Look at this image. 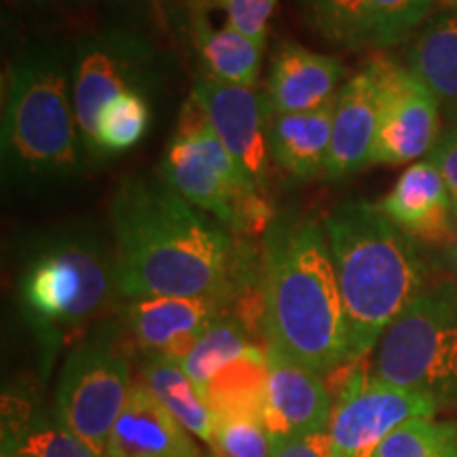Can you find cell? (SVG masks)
Returning <instances> with one entry per match:
<instances>
[{
  "instance_id": "obj_2",
  "label": "cell",
  "mask_w": 457,
  "mask_h": 457,
  "mask_svg": "<svg viewBox=\"0 0 457 457\" xmlns=\"http://www.w3.org/2000/svg\"><path fill=\"white\" fill-rule=\"evenodd\" d=\"M267 343L320 377L350 364L339 279L324 222L276 214L262 236Z\"/></svg>"
},
{
  "instance_id": "obj_38",
  "label": "cell",
  "mask_w": 457,
  "mask_h": 457,
  "mask_svg": "<svg viewBox=\"0 0 457 457\" xmlns=\"http://www.w3.org/2000/svg\"><path fill=\"white\" fill-rule=\"evenodd\" d=\"M451 9L457 11V0H453V4H451Z\"/></svg>"
},
{
  "instance_id": "obj_22",
  "label": "cell",
  "mask_w": 457,
  "mask_h": 457,
  "mask_svg": "<svg viewBox=\"0 0 457 457\" xmlns=\"http://www.w3.org/2000/svg\"><path fill=\"white\" fill-rule=\"evenodd\" d=\"M409 68L457 121V11L436 15L409 47Z\"/></svg>"
},
{
  "instance_id": "obj_17",
  "label": "cell",
  "mask_w": 457,
  "mask_h": 457,
  "mask_svg": "<svg viewBox=\"0 0 457 457\" xmlns=\"http://www.w3.org/2000/svg\"><path fill=\"white\" fill-rule=\"evenodd\" d=\"M205 0H185L179 38L185 37L202 66V77L225 85L256 87L262 47L225 21L216 28Z\"/></svg>"
},
{
  "instance_id": "obj_7",
  "label": "cell",
  "mask_w": 457,
  "mask_h": 457,
  "mask_svg": "<svg viewBox=\"0 0 457 457\" xmlns=\"http://www.w3.org/2000/svg\"><path fill=\"white\" fill-rule=\"evenodd\" d=\"M370 375L386 384L457 404V286H428L375 347Z\"/></svg>"
},
{
  "instance_id": "obj_9",
  "label": "cell",
  "mask_w": 457,
  "mask_h": 457,
  "mask_svg": "<svg viewBox=\"0 0 457 457\" xmlns=\"http://www.w3.org/2000/svg\"><path fill=\"white\" fill-rule=\"evenodd\" d=\"M136 375L114 328L79 343L60 370L57 421L98 457L108 455L112 428L128 403Z\"/></svg>"
},
{
  "instance_id": "obj_13",
  "label": "cell",
  "mask_w": 457,
  "mask_h": 457,
  "mask_svg": "<svg viewBox=\"0 0 457 457\" xmlns=\"http://www.w3.org/2000/svg\"><path fill=\"white\" fill-rule=\"evenodd\" d=\"M191 98L202 108L222 146L227 148L262 195L270 191V108L256 87L225 85L199 77ZM270 197V195H267Z\"/></svg>"
},
{
  "instance_id": "obj_11",
  "label": "cell",
  "mask_w": 457,
  "mask_h": 457,
  "mask_svg": "<svg viewBox=\"0 0 457 457\" xmlns=\"http://www.w3.org/2000/svg\"><path fill=\"white\" fill-rule=\"evenodd\" d=\"M379 83V123L370 163L400 165L430 153L441 138V102L409 66L369 62Z\"/></svg>"
},
{
  "instance_id": "obj_6",
  "label": "cell",
  "mask_w": 457,
  "mask_h": 457,
  "mask_svg": "<svg viewBox=\"0 0 457 457\" xmlns=\"http://www.w3.org/2000/svg\"><path fill=\"white\" fill-rule=\"evenodd\" d=\"M159 176L202 212L233 236L253 239L276 219L270 197L262 195L228 155L199 104H182L179 125L168 142Z\"/></svg>"
},
{
  "instance_id": "obj_18",
  "label": "cell",
  "mask_w": 457,
  "mask_h": 457,
  "mask_svg": "<svg viewBox=\"0 0 457 457\" xmlns=\"http://www.w3.org/2000/svg\"><path fill=\"white\" fill-rule=\"evenodd\" d=\"M379 123V83L370 64L343 85L335 102L327 179L343 180L370 165Z\"/></svg>"
},
{
  "instance_id": "obj_23",
  "label": "cell",
  "mask_w": 457,
  "mask_h": 457,
  "mask_svg": "<svg viewBox=\"0 0 457 457\" xmlns=\"http://www.w3.org/2000/svg\"><path fill=\"white\" fill-rule=\"evenodd\" d=\"M267 381V345H253L220 369L199 392L205 404L214 411L216 420L225 415L265 417Z\"/></svg>"
},
{
  "instance_id": "obj_24",
  "label": "cell",
  "mask_w": 457,
  "mask_h": 457,
  "mask_svg": "<svg viewBox=\"0 0 457 457\" xmlns=\"http://www.w3.org/2000/svg\"><path fill=\"white\" fill-rule=\"evenodd\" d=\"M253 345H261V343L236 316L227 312L205 330L195 347L182 360L180 367L197 386V390H202L220 369H225L228 362L242 356Z\"/></svg>"
},
{
  "instance_id": "obj_29",
  "label": "cell",
  "mask_w": 457,
  "mask_h": 457,
  "mask_svg": "<svg viewBox=\"0 0 457 457\" xmlns=\"http://www.w3.org/2000/svg\"><path fill=\"white\" fill-rule=\"evenodd\" d=\"M3 449H20L38 457H98L57 420L24 421L21 428H11Z\"/></svg>"
},
{
  "instance_id": "obj_14",
  "label": "cell",
  "mask_w": 457,
  "mask_h": 457,
  "mask_svg": "<svg viewBox=\"0 0 457 457\" xmlns=\"http://www.w3.org/2000/svg\"><path fill=\"white\" fill-rule=\"evenodd\" d=\"M267 364H270V381H267L265 424L273 445L328 430L335 400L330 398L324 377L295 362L270 343H267Z\"/></svg>"
},
{
  "instance_id": "obj_28",
  "label": "cell",
  "mask_w": 457,
  "mask_h": 457,
  "mask_svg": "<svg viewBox=\"0 0 457 457\" xmlns=\"http://www.w3.org/2000/svg\"><path fill=\"white\" fill-rule=\"evenodd\" d=\"M432 0H364L369 47L403 43L430 15Z\"/></svg>"
},
{
  "instance_id": "obj_21",
  "label": "cell",
  "mask_w": 457,
  "mask_h": 457,
  "mask_svg": "<svg viewBox=\"0 0 457 457\" xmlns=\"http://www.w3.org/2000/svg\"><path fill=\"white\" fill-rule=\"evenodd\" d=\"M138 377L146 390L191 436L214 447L216 420L214 411L205 404L202 392L188 379L179 362L171 360H145Z\"/></svg>"
},
{
  "instance_id": "obj_4",
  "label": "cell",
  "mask_w": 457,
  "mask_h": 457,
  "mask_svg": "<svg viewBox=\"0 0 457 457\" xmlns=\"http://www.w3.org/2000/svg\"><path fill=\"white\" fill-rule=\"evenodd\" d=\"M322 222L345 312L347 358L362 362L428 288V267L379 205L345 202Z\"/></svg>"
},
{
  "instance_id": "obj_27",
  "label": "cell",
  "mask_w": 457,
  "mask_h": 457,
  "mask_svg": "<svg viewBox=\"0 0 457 457\" xmlns=\"http://www.w3.org/2000/svg\"><path fill=\"white\" fill-rule=\"evenodd\" d=\"M373 457H457V426L432 417L411 420L394 430Z\"/></svg>"
},
{
  "instance_id": "obj_26",
  "label": "cell",
  "mask_w": 457,
  "mask_h": 457,
  "mask_svg": "<svg viewBox=\"0 0 457 457\" xmlns=\"http://www.w3.org/2000/svg\"><path fill=\"white\" fill-rule=\"evenodd\" d=\"M100 24L125 28L157 43L176 41L174 17L179 0H96Z\"/></svg>"
},
{
  "instance_id": "obj_19",
  "label": "cell",
  "mask_w": 457,
  "mask_h": 457,
  "mask_svg": "<svg viewBox=\"0 0 457 457\" xmlns=\"http://www.w3.org/2000/svg\"><path fill=\"white\" fill-rule=\"evenodd\" d=\"M193 436L157 403L136 375L129 398L112 428L106 457H197Z\"/></svg>"
},
{
  "instance_id": "obj_33",
  "label": "cell",
  "mask_w": 457,
  "mask_h": 457,
  "mask_svg": "<svg viewBox=\"0 0 457 457\" xmlns=\"http://www.w3.org/2000/svg\"><path fill=\"white\" fill-rule=\"evenodd\" d=\"M428 162L443 176L457 216V121L445 134H441V138L428 155Z\"/></svg>"
},
{
  "instance_id": "obj_10",
  "label": "cell",
  "mask_w": 457,
  "mask_h": 457,
  "mask_svg": "<svg viewBox=\"0 0 457 457\" xmlns=\"http://www.w3.org/2000/svg\"><path fill=\"white\" fill-rule=\"evenodd\" d=\"M436 411L432 398L375 379L356 362L335 398L328 426L333 457H373L394 430Z\"/></svg>"
},
{
  "instance_id": "obj_34",
  "label": "cell",
  "mask_w": 457,
  "mask_h": 457,
  "mask_svg": "<svg viewBox=\"0 0 457 457\" xmlns=\"http://www.w3.org/2000/svg\"><path fill=\"white\" fill-rule=\"evenodd\" d=\"M271 457H333L330 432H313L273 445Z\"/></svg>"
},
{
  "instance_id": "obj_12",
  "label": "cell",
  "mask_w": 457,
  "mask_h": 457,
  "mask_svg": "<svg viewBox=\"0 0 457 457\" xmlns=\"http://www.w3.org/2000/svg\"><path fill=\"white\" fill-rule=\"evenodd\" d=\"M227 312L225 296L119 299L123 327L145 360H171L179 364Z\"/></svg>"
},
{
  "instance_id": "obj_1",
  "label": "cell",
  "mask_w": 457,
  "mask_h": 457,
  "mask_svg": "<svg viewBox=\"0 0 457 457\" xmlns=\"http://www.w3.org/2000/svg\"><path fill=\"white\" fill-rule=\"evenodd\" d=\"M117 299L225 296L265 271L248 237L233 236L162 176L123 179L111 199Z\"/></svg>"
},
{
  "instance_id": "obj_5",
  "label": "cell",
  "mask_w": 457,
  "mask_h": 457,
  "mask_svg": "<svg viewBox=\"0 0 457 457\" xmlns=\"http://www.w3.org/2000/svg\"><path fill=\"white\" fill-rule=\"evenodd\" d=\"M112 295V253L94 228H57L28 248L20 273V307L47 352L87 327Z\"/></svg>"
},
{
  "instance_id": "obj_36",
  "label": "cell",
  "mask_w": 457,
  "mask_h": 457,
  "mask_svg": "<svg viewBox=\"0 0 457 457\" xmlns=\"http://www.w3.org/2000/svg\"><path fill=\"white\" fill-rule=\"evenodd\" d=\"M434 4H443V7H449L451 9V4H453V0H432Z\"/></svg>"
},
{
  "instance_id": "obj_32",
  "label": "cell",
  "mask_w": 457,
  "mask_h": 457,
  "mask_svg": "<svg viewBox=\"0 0 457 457\" xmlns=\"http://www.w3.org/2000/svg\"><path fill=\"white\" fill-rule=\"evenodd\" d=\"M13 3L26 13L72 30H81V34L98 28L96 21L100 20V13L96 0H13Z\"/></svg>"
},
{
  "instance_id": "obj_30",
  "label": "cell",
  "mask_w": 457,
  "mask_h": 457,
  "mask_svg": "<svg viewBox=\"0 0 457 457\" xmlns=\"http://www.w3.org/2000/svg\"><path fill=\"white\" fill-rule=\"evenodd\" d=\"M212 453L219 457H271L273 438L270 430H267L265 417H219Z\"/></svg>"
},
{
  "instance_id": "obj_8",
  "label": "cell",
  "mask_w": 457,
  "mask_h": 457,
  "mask_svg": "<svg viewBox=\"0 0 457 457\" xmlns=\"http://www.w3.org/2000/svg\"><path fill=\"white\" fill-rule=\"evenodd\" d=\"M72 45L74 114L89 163H96V129L102 108L128 91L151 96L163 81L165 51L146 34L102 24L79 34Z\"/></svg>"
},
{
  "instance_id": "obj_16",
  "label": "cell",
  "mask_w": 457,
  "mask_h": 457,
  "mask_svg": "<svg viewBox=\"0 0 457 457\" xmlns=\"http://www.w3.org/2000/svg\"><path fill=\"white\" fill-rule=\"evenodd\" d=\"M345 77L339 57L318 54L299 43H278L271 55L265 102L270 114L310 112L333 102Z\"/></svg>"
},
{
  "instance_id": "obj_31",
  "label": "cell",
  "mask_w": 457,
  "mask_h": 457,
  "mask_svg": "<svg viewBox=\"0 0 457 457\" xmlns=\"http://www.w3.org/2000/svg\"><path fill=\"white\" fill-rule=\"evenodd\" d=\"M212 11H220L227 24L265 47L270 34V20L278 0H205Z\"/></svg>"
},
{
  "instance_id": "obj_35",
  "label": "cell",
  "mask_w": 457,
  "mask_h": 457,
  "mask_svg": "<svg viewBox=\"0 0 457 457\" xmlns=\"http://www.w3.org/2000/svg\"><path fill=\"white\" fill-rule=\"evenodd\" d=\"M3 457H38V455L26 453V451H20V449H3Z\"/></svg>"
},
{
  "instance_id": "obj_37",
  "label": "cell",
  "mask_w": 457,
  "mask_h": 457,
  "mask_svg": "<svg viewBox=\"0 0 457 457\" xmlns=\"http://www.w3.org/2000/svg\"><path fill=\"white\" fill-rule=\"evenodd\" d=\"M197 457H219V455H216V453H212V455H204V453H202V455H197Z\"/></svg>"
},
{
  "instance_id": "obj_15",
  "label": "cell",
  "mask_w": 457,
  "mask_h": 457,
  "mask_svg": "<svg viewBox=\"0 0 457 457\" xmlns=\"http://www.w3.org/2000/svg\"><path fill=\"white\" fill-rule=\"evenodd\" d=\"M381 212L415 244L449 245L455 242V210L438 170L428 162L404 170L379 204Z\"/></svg>"
},
{
  "instance_id": "obj_3",
  "label": "cell",
  "mask_w": 457,
  "mask_h": 457,
  "mask_svg": "<svg viewBox=\"0 0 457 457\" xmlns=\"http://www.w3.org/2000/svg\"><path fill=\"white\" fill-rule=\"evenodd\" d=\"M74 45L38 38L20 49L3 81L0 159L11 187H60L89 163L72 102Z\"/></svg>"
},
{
  "instance_id": "obj_20",
  "label": "cell",
  "mask_w": 457,
  "mask_h": 457,
  "mask_svg": "<svg viewBox=\"0 0 457 457\" xmlns=\"http://www.w3.org/2000/svg\"><path fill=\"white\" fill-rule=\"evenodd\" d=\"M335 102L310 112L270 114L267 138L271 162L296 180H313L327 174Z\"/></svg>"
},
{
  "instance_id": "obj_25",
  "label": "cell",
  "mask_w": 457,
  "mask_h": 457,
  "mask_svg": "<svg viewBox=\"0 0 457 457\" xmlns=\"http://www.w3.org/2000/svg\"><path fill=\"white\" fill-rule=\"evenodd\" d=\"M151 96L145 91H128L108 102L98 117L96 151L100 159L121 155L138 146L151 128Z\"/></svg>"
}]
</instances>
